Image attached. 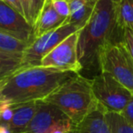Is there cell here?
Segmentation results:
<instances>
[{
  "instance_id": "obj_1",
  "label": "cell",
  "mask_w": 133,
  "mask_h": 133,
  "mask_svg": "<svg viewBox=\"0 0 133 133\" xmlns=\"http://www.w3.org/2000/svg\"><path fill=\"white\" fill-rule=\"evenodd\" d=\"M78 74L42 66L19 69L0 80V102L15 105L42 101Z\"/></svg>"
},
{
  "instance_id": "obj_2",
  "label": "cell",
  "mask_w": 133,
  "mask_h": 133,
  "mask_svg": "<svg viewBox=\"0 0 133 133\" xmlns=\"http://www.w3.org/2000/svg\"><path fill=\"white\" fill-rule=\"evenodd\" d=\"M116 26L113 1L98 0L90 18L79 30L77 53L82 69H89L98 62L99 50L112 41Z\"/></svg>"
},
{
  "instance_id": "obj_3",
  "label": "cell",
  "mask_w": 133,
  "mask_h": 133,
  "mask_svg": "<svg viewBox=\"0 0 133 133\" xmlns=\"http://www.w3.org/2000/svg\"><path fill=\"white\" fill-rule=\"evenodd\" d=\"M42 101L56 106L69 117L74 125L79 123L96 104L91 80L79 74L64 83Z\"/></svg>"
},
{
  "instance_id": "obj_4",
  "label": "cell",
  "mask_w": 133,
  "mask_h": 133,
  "mask_svg": "<svg viewBox=\"0 0 133 133\" xmlns=\"http://www.w3.org/2000/svg\"><path fill=\"white\" fill-rule=\"evenodd\" d=\"M100 71L110 75L133 96V59L122 41H109L98 53Z\"/></svg>"
},
{
  "instance_id": "obj_5",
  "label": "cell",
  "mask_w": 133,
  "mask_h": 133,
  "mask_svg": "<svg viewBox=\"0 0 133 133\" xmlns=\"http://www.w3.org/2000/svg\"><path fill=\"white\" fill-rule=\"evenodd\" d=\"M95 100L107 112L121 113L132 98V94L110 75L100 72L91 80Z\"/></svg>"
},
{
  "instance_id": "obj_6",
  "label": "cell",
  "mask_w": 133,
  "mask_h": 133,
  "mask_svg": "<svg viewBox=\"0 0 133 133\" xmlns=\"http://www.w3.org/2000/svg\"><path fill=\"white\" fill-rule=\"evenodd\" d=\"M78 26L65 22L62 26L35 38L22 54L20 69L40 66V61L64 39L80 30Z\"/></svg>"
},
{
  "instance_id": "obj_7",
  "label": "cell",
  "mask_w": 133,
  "mask_h": 133,
  "mask_svg": "<svg viewBox=\"0 0 133 133\" xmlns=\"http://www.w3.org/2000/svg\"><path fill=\"white\" fill-rule=\"evenodd\" d=\"M74 124L56 106L38 101V109L34 118L22 133H53L62 130L69 133Z\"/></svg>"
},
{
  "instance_id": "obj_8",
  "label": "cell",
  "mask_w": 133,
  "mask_h": 133,
  "mask_svg": "<svg viewBox=\"0 0 133 133\" xmlns=\"http://www.w3.org/2000/svg\"><path fill=\"white\" fill-rule=\"evenodd\" d=\"M78 35L79 30L59 43L41 59L40 66L79 73L82 70V66L77 53Z\"/></svg>"
},
{
  "instance_id": "obj_9",
  "label": "cell",
  "mask_w": 133,
  "mask_h": 133,
  "mask_svg": "<svg viewBox=\"0 0 133 133\" xmlns=\"http://www.w3.org/2000/svg\"><path fill=\"white\" fill-rule=\"evenodd\" d=\"M0 31L28 43L34 40L33 26L3 0H0Z\"/></svg>"
},
{
  "instance_id": "obj_10",
  "label": "cell",
  "mask_w": 133,
  "mask_h": 133,
  "mask_svg": "<svg viewBox=\"0 0 133 133\" xmlns=\"http://www.w3.org/2000/svg\"><path fill=\"white\" fill-rule=\"evenodd\" d=\"M106 112L96 101L87 116L78 124L74 125L69 133H113L106 118Z\"/></svg>"
},
{
  "instance_id": "obj_11",
  "label": "cell",
  "mask_w": 133,
  "mask_h": 133,
  "mask_svg": "<svg viewBox=\"0 0 133 133\" xmlns=\"http://www.w3.org/2000/svg\"><path fill=\"white\" fill-rule=\"evenodd\" d=\"M65 22L66 19L61 17L54 9L52 0H46L42 10L33 26L34 39L59 28Z\"/></svg>"
},
{
  "instance_id": "obj_12",
  "label": "cell",
  "mask_w": 133,
  "mask_h": 133,
  "mask_svg": "<svg viewBox=\"0 0 133 133\" xmlns=\"http://www.w3.org/2000/svg\"><path fill=\"white\" fill-rule=\"evenodd\" d=\"M38 109V101H31L26 103L13 105V117L8 124V128L12 133H22Z\"/></svg>"
},
{
  "instance_id": "obj_13",
  "label": "cell",
  "mask_w": 133,
  "mask_h": 133,
  "mask_svg": "<svg viewBox=\"0 0 133 133\" xmlns=\"http://www.w3.org/2000/svg\"><path fill=\"white\" fill-rule=\"evenodd\" d=\"M69 5V15L66 23L74 24L83 28L90 18L98 0H68Z\"/></svg>"
},
{
  "instance_id": "obj_14",
  "label": "cell",
  "mask_w": 133,
  "mask_h": 133,
  "mask_svg": "<svg viewBox=\"0 0 133 133\" xmlns=\"http://www.w3.org/2000/svg\"><path fill=\"white\" fill-rule=\"evenodd\" d=\"M113 4L117 28L133 30V0H118Z\"/></svg>"
},
{
  "instance_id": "obj_15",
  "label": "cell",
  "mask_w": 133,
  "mask_h": 133,
  "mask_svg": "<svg viewBox=\"0 0 133 133\" xmlns=\"http://www.w3.org/2000/svg\"><path fill=\"white\" fill-rule=\"evenodd\" d=\"M22 54L0 51V80L20 69Z\"/></svg>"
},
{
  "instance_id": "obj_16",
  "label": "cell",
  "mask_w": 133,
  "mask_h": 133,
  "mask_svg": "<svg viewBox=\"0 0 133 133\" xmlns=\"http://www.w3.org/2000/svg\"><path fill=\"white\" fill-rule=\"evenodd\" d=\"M30 43L19 40L13 36L0 31V51L6 53L23 54Z\"/></svg>"
},
{
  "instance_id": "obj_17",
  "label": "cell",
  "mask_w": 133,
  "mask_h": 133,
  "mask_svg": "<svg viewBox=\"0 0 133 133\" xmlns=\"http://www.w3.org/2000/svg\"><path fill=\"white\" fill-rule=\"evenodd\" d=\"M46 0H20L23 17L30 26H34Z\"/></svg>"
},
{
  "instance_id": "obj_18",
  "label": "cell",
  "mask_w": 133,
  "mask_h": 133,
  "mask_svg": "<svg viewBox=\"0 0 133 133\" xmlns=\"http://www.w3.org/2000/svg\"><path fill=\"white\" fill-rule=\"evenodd\" d=\"M106 118L113 133H133V127L116 112H106Z\"/></svg>"
},
{
  "instance_id": "obj_19",
  "label": "cell",
  "mask_w": 133,
  "mask_h": 133,
  "mask_svg": "<svg viewBox=\"0 0 133 133\" xmlns=\"http://www.w3.org/2000/svg\"><path fill=\"white\" fill-rule=\"evenodd\" d=\"M52 6L61 17L66 19L70 15L69 5L68 0H52Z\"/></svg>"
},
{
  "instance_id": "obj_20",
  "label": "cell",
  "mask_w": 133,
  "mask_h": 133,
  "mask_svg": "<svg viewBox=\"0 0 133 133\" xmlns=\"http://www.w3.org/2000/svg\"><path fill=\"white\" fill-rule=\"evenodd\" d=\"M123 32V40L122 42L124 43L126 48L129 51L130 57L133 59V30L130 29H124L122 30Z\"/></svg>"
},
{
  "instance_id": "obj_21",
  "label": "cell",
  "mask_w": 133,
  "mask_h": 133,
  "mask_svg": "<svg viewBox=\"0 0 133 133\" xmlns=\"http://www.w3.org/2000/svg\"><path fill=\"white\" fill-rule=\"evenodd\" d=\"M122 117L126 119V121L130 124L133 127V96L129 99V103L127 104L126 108L123 109L121 113H119Z\"/></svg>"
},
{
  "instance_id": "obj_22",
  "label": "cell",
  "mask_w": 133,
  "mask_h": 133,
  "mask_svg": "<svg viewBox=\"0 0 133 133\" xmlns=\"http://www.w3.org/2000/svg\"><path fill=\"white\" fill-rule=\"evenodd\" d=\"M6 4H8L9 6H11L12 8H14L15 10H17L18 13H20L23 16V11L22 8H21V3L20 0H3Z\"/></svg>"
},
{
  "instance_id": "obj_23",
  "label": "cell",
  "mask_w": 133,
  "mask_h": 133,
  "mask_svg": "<svg viewBox=\"0 0 133 133\" xmlns=\"http://www.w3.org/2000/svg\"><path fill=\"white\" fill-rule=\"evenodd\" d=\"M0 133H12V132L8 128V126L0 123Z\"/></svg>"
},
{
  "instance_id": "obj_24",
  "label": "cell",
  "mask_w": 133,
  "mask_h": 133,
  "mask_svg": "<svg viewBox=\"0 0 133 133\" xmlns=\"http://www.w3.org/2000/svg\"><path fill=\"white\" fill-rule=\"evenodd\" d=\"M113 2H116V1H118V0H112Z\"/></svg>"
}]
</instances>
